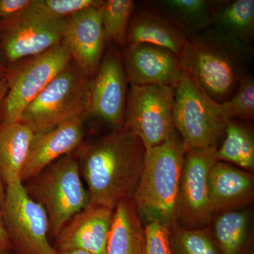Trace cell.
I'll return each instance as SVG.
<instances>
[{
	"label": "cell",
	"instance_id": "6da1fadb",
	"mask_svg": "<svg viewBox=\"0 0 254 254\" xmlns=\"http://www.w3.org/2000/svg\"><path fill=\"white\" fill-rule=\"evenodd\" d=\"M90 204L115 210L121 200L132 198L139 182L145 149L141 140L126 128L108 134L73 152Z\"/></svg>",
	"mask_w": 254,
	"mask_h": 254
},
{
	"label": "cell",
	"instance_id": "7a4b0ae2",
	"mask_svg": "<svg viewBox=\"0 0 254 254\" xmlns=\"http://www.w3.org/2000/svg\"><path fill=\"white\" fill-rule=\"evenodd\" d=\"M253 47L245 46L211 26L190 37L180 55L182 70L219 103L229 101L242 76L250 72Z\"/></svg>",
	"mask_w": 254,
	"mask_h": 254
},
{
	"label": "cell",
	"instance_id": "3957f363",
	"mask_svg": "<svg viewBox=\"0 0 254 254\" xmlns=\"http://www.w3.org/2000/svg\"><path fill=\"white\" fill-rule=\"evenodd\" d=\"M186 152L176 130L161 144L145 150L132 199L147 222H158L169 230L177 225V195Z\"/></svg>",
	"mask_w": 254,
	"mask_h": 254
},
{
	"label": "cell",
	"instance_id": "277c9868",
	"mask_svg": "<svg viewBox=\"0 0 254 254\" xmlns=\"http://www.w3.org/2000/svg\"><path fill=\"white\" fill-rule=\"evenodd\" d=\"M23 184L28 195L46 210L50 238H56L68 222L90 203L89 193L73 152Z\"/></svg>",
	"mask_w": 254,
	"mask_h": 254
},
{
	"label": "cell",
	"instance_id": "5b68a950",
	"mask_svg": "<svg viewBox=\"0 0 254 254\" xmlns=\"http://www.w3.org/2000/svg\"><path fill=\"white\" fill-rule=\"evenodd\" d=\"M173 120L175 130L189 150L217 145L232 118L227 102L212 99L182 70L175 89Z\"/></svg>",
	"mask_w": 254,
	"mask_h": 254
},
{
	"label": "cell",
	"instance_id": "8992f818",
	"mask_svg": "<svg viewBox=\"0 0 254 254\" xmlns=\"http://www.w3.org/2000/svg\"><path fill=\"white\" fill-rule=\"evenodd\" d=\"M92 78L73 62L28 105L20 123L36 133L88 115Z\"/></svg>",
	"mask_w": 254,
	"mask_h": 254
},
{
	"label": "cell",
	"instance_id": "52a82bcc",
	"mask_svg": "<svg viewBox=\"0 0 254 254\" xmlns=\"http://www.w3.org/2000/svg\"><path fill=\"white\" fill-rule=\"evenodd\" d=\"M72 62L63 43L7 68L8 91L0 110V124L17 123L28 105Z\"/></svg>",
	"mask_w": 254,
	"mask_h": 254
},
{
	"label": "cell",
	"instance_id": "ba28073f",
	"mask_svg": "<svg viewBox=\"0 0 254 254\" xmlns=\"http://www.w3.org/2000/svg\"><path fill=\"white\" fill-rule=\"evenodd\" d=\"M66 18L51 17L35 0L0 26V63L11 65L41 55L63 41Z\"/></svg>",
	"mask_w": 254,
	"mask_h": 254
},
{
	"label": "cell",
	"instance_id": "9c48e42d",
	"mask_svg": "<svg viewBox=\"0 0 254 254\" xmlns=\"http://www.w3.org/2000/svg\"><path fill=\"white\" fill-rule=\"evenodd\" d=\"M1 215L14 254H56L46 210L28 195L21 180L6 187Z\"/></svg>",
	"mask_w": 254,
	"mask_h": 254
},
{
	"label": "cell",
	"instance_id": "30bf717a",
	"mask_svg": "<svg viewBox=\"0 0 254 254\" xmlns=\"http://www.w3.org/2000/svg\"><path fill=\"white\" fill-rule=\"evenodd\" d=\"M175 89L160 86H130L124 128L138 137L145 150L163 143L175 130Z\"/></svg>",
	"mask_w": 254,
	"mask_h": 254
},
{
	"label": "cell",
	"instance_id": "8fae6325",
	"mask_svg": "<svg viewBox=\"0 0 254 254\" xmlns=\"http://www.w3.org/2000/svg\"><path fill=\"white\" fill-rule=\"evenodd\" d=\"M218 145L187 150L176 205L177 222L188 230L205 227L213 216L208 176L216 163Z\"/></svg>",
	"mask_w": 254,
	"mask_h": 254
},
{
	"label": "cell",
	"instance_id": "7c38bea8",
	"mask_svg": "<svg viewBox=\"0 0 254 254\" xmlns=\"http://www.w3.org/2000/svg\"><path fill=\"white\" fill-rule=\"evenodd\" d=\"M128 83L121 56L111 50L92 78L88 115L109 124L114 129L123 127Z\"/></svg>",
	"mask_w": 254,
	"mask_h": 254
},
{
	"label": "cell",
	"instance_id": "4fadbf2b",
	"mask_svg": "<svg viewBox=\"0 0 254 254\" xmlns=\"http://www.w3.org/2000/svg\"><path fill=\"white\" fill-rule=\"evenodd\" d=\"M123 63L130 86H160L175 89L182 73L180 58L163 47L138 43L124 49Z\"/></svg>",
	"mask_w": 254,
	"mask_h": 254
},
{
	"label": "cell",
	"instance_id": "5bb4252c",
	"mask_svg": "<svg viewBox=\"0 0 254 254\" xmlns=\"http://www.w3.org/2000/svg\"><path fill=\"white\" fill-rule=\"evenodd\" d=\"M101 7L88 8L66 18L62 41L73 63L91 78L100 67L106 44Z\"/></svg>",
	"mask_w": 254,
	"mask_h": 254
},
{
	"label": "cell",
	"instance_id": "9a60e30c",
	"mask_svg": "<svg viewBox=\"0 0 254 254\" xmlns=\"http://www.w3.org/2000/svg\"><path fill=\"white\" fill-rule=\"evenodd\" d=\"M113 217V210L89 203L64 227L55 239V250L105 254Z\"/></svg>",
	"mask_w": 254,
	"mask_h": 254
},
{
	"label": "cell",
	"instance_id": "2e32d148",
	"mask_svg": "<svg viewBox=\"0 0 254 254\" xmlns=\"http://www.w3.org/2000/svg\"><path fill=\"white\" fill-rule=\"evenodd\" d=\"M83 118L73 119L48 131L34 133L27 160L21 175L25 183L83 143Z\"/></svg>",
	"mask_w": 254,
	"mask_h": 254
},
{
	"label": "cell",
	"instance_id": "e0dca14e",
	"mask_svg": "<svg viewBox=\"0 0 254 254\" xmlns=\"http://www.w3.org/2000/svg\"><path fill=\"white\" fill-rule=\"evenodd\" d=\"M208 185L213 215L239 210L253 200V174L231 164L217 161L209 173Z\"/></svg>",
	"mask_w": 254,
	"mask_h": 254
},
{
	"label": "cell",
	"instance_id": "ac0fdd59",
	"mask_svg": "<svg viewBox=\"0 0 254 254\" xmlns=\"http://www.w3.org/2000/svg\"><path fill=\"white\" fill-rule=\"evenodd\" d=\"M187 40L185 33L158 13L143 6L133 10L127 29V46L148 43L167 48L180 57Z\"/></svg>",
	"mask_w": 254,
	"mask_h": 254
},
{
	"label": "cell",
	"instance_id": "d6986e66",
	"mask_svg": "<svg viewBox=\"0 0 254 254\" xmlns=\"http://www.w3.org/2000/svg\"><path fill=\"white\" fill-rule=\"evenodd\" d=\"M141 4L163 16L188 38L212 26L210 0H148Z\"/></svg>",
	"mask_w": 254,
	"mask_h": 254
},
{
	"label": "cell",
	"instance_id": "ffe728a7",
	"mask_svg": "<svg viewBox=\"0 0 254 254\" xmlns=\"http://www.w3.org/2000/svg\"><path fill=\"white\" fill-rule=\"evenodd\" d=\"M145 229L132 198L121 200L114 210L105 254H145Z\"/></svg>",
	"mask_w": 254,
	"mask_h": 254
},
{
	"label": "cell",
	"instance_id": "44dd1931",
	"mask_svg": "<svg viewBox=\"0 0 254 254\" xmlns=\"http://www.w3.org/2000/svg\"><path fill=\"white\" fill-rule=\"evenodd\" d=\"M34 132L23 124H0V177L5 187L21 180Z\"/></svg>",
	"mask_w": 254,
	"mask_h": 254
},
{
	"label": "cell",
	"instance_id": "7402d4cb",
	"mask_svg": "<svg viewBox=\"0 0 254 254\" xmlns=\"http://www.w3.org/2000/svg\"><path fill=\"white\" fill-rule=\"evenodd\" d=\"M252 220L242 209L218 214L212 235L220 254H254Z\"/></svg>",
	"mask_w": 254,
	"mask_h": 254
},
{
	"label": "cell",
	"instance_id": "603a6c76",
	"mask_svg": "<svg viewBox=\"0 0 254 254\" xmlns=\"http://www.w3.org/2000/svg\"><path fill=\"white\" fill-rule=\"evenodd\" d=\"M212 26L245 46L254 38V0H218L212 4Z\"/></svg>",
	"mask_w": 254,
	"mask_h": 254
},
{
	"label": "cell",
	"instance_id": "cb8c5ba5",
	"mask_svg": "<svg viewBox=\"0 0 254 254\" xmlns=\"http://www.w3.org/2000/svg\"><path fill=\"white\" fill-rule=\"evenodd\" d=\"M250 121L230 120L225 128V138L217 150L218 161L252 172L254 170V134Z\"/></svg>",
	"mask_w": 254,
	"mask_h": 254
},
{
	"label": "cell",
	"instance_id": "d4e9b609",
	"mask_svg": "<svg viewBox=\"0 0 254 254\" xmlns=\"http://www.w3.org/2000/svg\"><path fill=\"white\" fill-rule=\"evenodd\" d=\"M136 3L132 0H108L101 7V23L106 43L125 48L127 33Z\"/></svg>",
	"mask_w": 254,
	"mask_h": 254
},
{
	"label": "cell",
	"instance_id": "484cf974",
	"mask_svg": "<svg viewBox=\"0 0 254 254\" xmlns=\"http://www.w3.org/2000/svg\"><path fill=\"white\" fill-rule=\"evenodd\" d=\"M170 242L173 254H220L206 227L188 230L177 224L170 230Z\"/></svg>",
	"mask_w": 254,
	"mask_h": 254
},
{
	"label": "cell",
	"instance_id": "4316f807",
	"mask_svg": "<svg viewBox=\"0 0 254 254\" xmlns=\"http://www.w3.org/2000/svg\"><path fill=\"white\" fill-rule=\"evenodd\" d=\"M227 103L230 105L232 120H254V78L252 73L242 76L237 91Z\"/></svg>",
	"mask_w": 254,
	"mask_h": 254
},
{
	"label": "cell",
	"instance_id": "83f0119b",
	"mask_svg": "<svg viewBox=\"0 0 254 254\" xmlns=\"http://www.w3.org/2000/svg\"><path fill=\"white\" fill-rule=\"evenodd\" d=\"M103 0H35L36 6L48 16L64 19L88 8L102 6Z\"/></svg>",
	"mask_w": 254,
	"mask_h": 254
},
{
	"label": "cell",
	"instance_id": "f1b7e54d",
	"mask_svg": "<svg viewBox=\"0 0 254 254\" xmlns=\"http://www.w3.org/2000/svg\"><path fill=\"white\" fill-rule=\"evenodd\" d=\"M145 229V254H173L170 230L158 222H147Z\"/></svg>",
	"mask_w": 254,
	"mask_h": 254
},
{
	"label": "cell",
	"instance_id": "f546056e",
	"mask_svg": "<svg viewBox=\"0 0 254 254\" xmlns=\"http://www.w3.org/2000/svg\"><path fill=\"white\" fill-rule=\"evenodd\" d=\"M32 0H0V26L27 7Z\"/></svg>",
	"mask_w": 254,
	"mask_h": 254
},
{
	"label": "cell",
	"instance_id": "4dcf8cb0",
	"mask_svg": "<svg viewBox=\"0 0 254 254\" xmlns=\"http://www.w3.org/2000/svg\"><path fill=\"white\" fill-rule=\"evenodd\" d=\"M10 250H11V245H10L7 234H6V230H5L1 211H0V251Z\"/></svg>",
	"mask_w": 254,
	"mask_h": 254
},
{
	"label": "cell",
	"instance_id": "1f68e13d",
	"mask_svg": "<svg viewBox=\"0 0 254 254\" xmlns=\"http://www.w3.org/2000/svg\"><path fill=\"white\" fill-rule=\"evenodd\" d=\"M8 91V83L6 77L0 78V110Z\"/></svg>",
	"mask_w": 254,
	"mask_h": 254
},
{
	"label": "cell",
	"instance_id": "d6a6232c",
	"mask_svg": "<svg viewBox=\"0 0 254 254\" xmlns=\"http://www.w3.org/2000/svg\"><path fill=\"white\" fill-rule=\"evenodd\" d=\"M5 197H6V187L0 177V211H1L4 206Z\"/></svg>",
	"mask_w": 254,
	"mask_h": 254
},
{
	"label": "cell",
	"instance_id": "836d02e7",
	"mask_svg": "<svg viewBox=\"0 0 254 254\" xmlns=\"http://www.w3.org/2000/svg\"><path fill=\"white\" fill-rule=\"evenodd\" d=\"M56 254H93L83 251H67V252H57Z\"/></svg>",
	"mask_w": 254,
	"mask_h": 254
},
{
	"label": "cell",
	"instance_id": "e575fe53",
	"mask_svg": "<svg viewBox=\"0 0 254 254\" xmlns=\"http://www.w3.org/2000/svg\"><path fill=\"white\" fill-rule=\"evenodd\" d=\"M6 73H7V68L0 63V78L6 77Z\"/></svg>",
	"mask_w": 254,
	"mask_h": 254
},
{
	"label": "cell",
	"instance_id": "d590c367",
	"mask_svg": "<svg viewBox=\"0 0 254 254\" xmlns=\"http://www.w3.org/2000/svg\"><path fill=\"white\" fill-rule=\"evenodd\" d=\"M0 254H16L12 251H0Z\"/></svg>",
	"mask_w": 254,
	"mask_h": 254
}]
</instances>
